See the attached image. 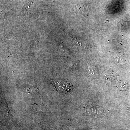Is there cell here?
Listing matches in <instances>:
<instances>
[{
  "label": "cell",
  "instance_id": "6da1fadb",
  "mask_svg": "<svg viewBox=\"0 0 130 130\" xmlns=\"http://www.w3.org/2000/svg\"><path fill=\"white\" fill-rule=\"evenodd\" d=\"M54 85L55 87L58 90L66 93H70L72 91L73 89V86L71 84L62 81H55Z\"/></svg>",
  "mask_w": 130,
  "mask_h": 130
}]
</instances>
